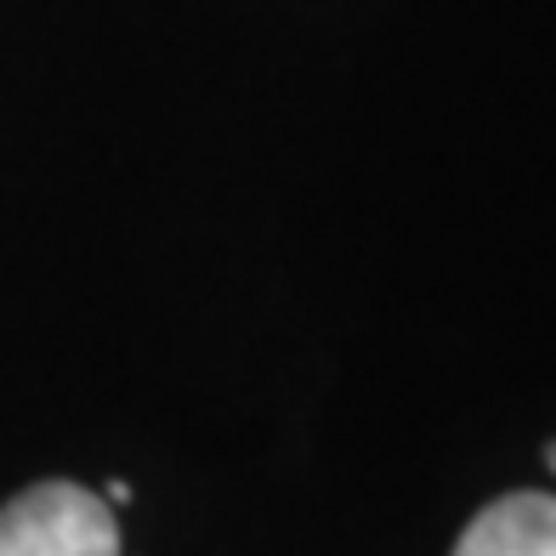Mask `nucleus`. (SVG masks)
<instances>
[{"mask_svg": "<svg viewBox=\"0 0 556 556\" xmlns=\"http://www.w3.org/2000/svg\"><path fill=\"white\" fill-rule=\"evenodd\" d=\"M545 460H551V471H556V443H551V448H545Z\"/></svg>", "mask_w": 556, "mask_h": 556, "instance_id": "obj_4", "label": "nucleus"}, {"mask_svg": "<svg viewBox=\"0 0 556 556\" xmlns=\"http://www.w3.org/2000/svg\"><path fill=\"white\" fill-rule=\"evenodd\" d=\"M0 556H119L114 505L80 483H35L0 505Z\"/></svg>", "mask_w": 556, "mask_h": 556, "instance_id": "obj_1", "label": "nucleus"}, {"mask_svg": "<svg viewBox=\"0 0 556 556\" xmlns=\"http://www.w3.org/2000/svg\"><path fill=\"white\" fill-rule=\"evenodd\" d=\"M109 505H131V483H109Z\"/></svg>", "mask_w": 556, "mask_h": 556, "instance_id": "obj_3", "label": "nucleus"}, {"mask_svg": "<svg viewBox=\"0 0 556 556\" xmlns=\"http://www.w3.org/2000/svg\"><path fill=\"white\" fill-rule=\"evenodd\" d=\"M454 556H556V500L551 494H511L477 517Z\"/></svg>", "mask_w": 556, "mask_h": 556, "instance_id": "obj_2", "label": "nucleus"}]
</instances>
